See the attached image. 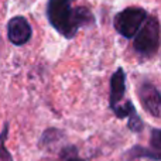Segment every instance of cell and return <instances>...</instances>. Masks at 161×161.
<instances>
[{
  "instance_id": "1",
  "label": "cell",
  "mask_w": 161,
  "mask_h": 161,
  "mask_svg": "<svg viewBox=\"0 0 161 161\" xmlns=\"http://www.w3.org/2000/svg\"><path fill=\"white\" fill-rule=\"evenodd\" d=\"M47 19L51 27L62 37L71 40L82 27L92 25L93 14L82 6H74L72 0H48Z\"/></svg>"
},
{
  "instance_id": "2",
  "label": "cell",
  "mask_w": 161,
  "mask_h": 161,
  "mask_svg": "<svg viewBox=\"0 0 161 161\" xmlns=\"http://www.w3.org/2000/svg\"><path fill=\"white\" fill-rule=\"evenodd\" d=\"M133 48L142 58H153L160 48V23L156 16H147L134 36Z\"/></svg>"
},
{
  "instance_id": "3",
  "label": "cell",
  "mask_w": 161,
  "mask_h": 161,
  "mask_svg": "<svg viewBox=\"0 0 161 161\" xmlns=\"http://www.w3.org/2000/svg\"><path fill=\"white\" fill-rule=\"evenodd\" d=\"M147 11L143 7H126L114 16L113 27L117 33L125 38H133L136 33L140 30L142 24L147 19Z\"/></svg>"
},
{
  "instance_id": "4",
  "label": "cell",
  "mask_w": 161,
  "mask_h": 161,
  "mask_svg": "<svg viewBox=\"0 0 161 161\" xmlns=\"http://www.w3.org/2000/svg\"><path fill=\"white\" fill-rule=\"evenodd\" d=\"M33 36V28L25 17H11L7 23V38L13 45L21 47L27 44Z\"/></svg>"
},
{
  "instance_id": "5",
  "label": "cell",
  "mask_w": 161,
  "mask_h": 161,
  "mask_svg": "<svg viewBox=\"0 0 161 161\" xmlns=\"http://www.w3.org/2000/svg\"><path fill=\"white\" fill-rule=\"evenodd\" d=\"M139 97L146 112L158 119L161 116V95L157 86L151 82H143L139 88Z\"/></svg>"
},
{
  "instance_id": "6",
  "label": "cell",
  "mask_w": 161,
  "mask_h": 161,
  "mask_svg": "<svg viewBox=\"0 0 161 161\" xmlns=\"http://www.w3.org/2000/svg\"><path fill=\"white\" fill-rule=\"evenodd\" d=\"M126 93V74L123 68H117L110 78V96H109V105L113 110L116 106L120 105Z\"/></svg>"
},
{
  "instance_id": "7",
  "label": "cell",
  "mask_w": 161,
  "mask_h": 161,
  "mask_svg": "<svg viewBox=\"0 0 161 161\" xmlns=\"http://www.w3.org/2000/svg\"><path fill=\"white\" fill-rule=\"evenodd\" d=\"M61 139H64V133L55 127H50L42 133L38 146L41 148H47L48 150V148H51V146H53L54 143H58Z\"/></svg>"
},
{
  "instance_id": "8",
  "label": "cell",
  "mask_w": 161,
  "mask_h": 161,
  "mask_svg": "<svg viewBox=\"0 0 161 161\" xmlns=\"http://www.w3.org/2000/svg\"><path fill=\"white\" fill-rule=\"evenodd\" d=\"M129 154H130V158H129V161H131L134 158H139V157H147V158L154 160V161H160L161 160L160 153H157V151H151L150 148L142 147V146H134L133 148H130V150H129Z\"/></svg>"
},
{
  "instance_id": "9",
  "label": "cell",
  "mask_w": 161,
  "mask_h": 161,
  "mask_svg": "<svg viewBox=\"0 0 161 161\" xmlns=\"http://www.w3.org/2000/svg\"><path fill=\"white\" fill-rule=\"evenodd\" d=\"M113 113L116 114L117 119H126V117H130L133 116L134 113H137L136 112V108H134L133 102L131 100H127L126 103H123V105H119L116 106V108L113 109Z\"/></svg>"
},
{
  "instance_id": "10",
  "label": "cell",
  "mask_w": 161,
  "mask_h": 161,
  "mask_svg": "<svg viewBox=\"0 0 161 161\" xmlns=\"http://www.w3.org/2000/svg\"><path fill=\"white\" fill-rule=\"evenodd\" d=\"M7 134H8V123H4V127H3L2 133H0V161H14L10 151L6 147Z\"/></svg>"
},
{
  "instance_id": "11",
  "label": "cell",
  "mask_w": 161,
  "mask_h": 161,
  "mask_svg": "<svg viewBox=\"0 0 161 161\" xmlns=\"http://www.w3.org/2000/svg\"><path fill=\"white\" fill-rule=\"evenodd\" d=\"M61 158L62 161H85L78 157V151H76L75 146H67L61 150Z\"/></svg>"
},
{
  "instance_id": "12",
  "label": "cell",
  "mask_w": 161,
  "mask_h": 161,
  "mask_svg": "<svg viewBox=\"0 0 161 161\" xmlns=\"http://www.w3.org/2000/svg\"><path fill=\"white\" fill-rule=\"evenodd\" d=\"M127 127H129V130L134 131V133H140V131L143 130V127H144V123H143V120L140 119L139 114L134 113L133 116L129 117V120H127Z\"/></svg>"
},
{
  "instance_id": "13",
  "label": "cell",
  "mask_w": 161,
  "mask_h": 161,
  "mask_svg": "<svg viewBox=\"0 0 161 161\" xmlns=\"http://www.w3.org/2000/svg\"><path fill=\"white\" fill-rule=\"evenodd\" d=\"M151 146L154 147V151L160 153L161 148V130L160 129H153L151 130Z\"/></svg>"
}]
</instances>
